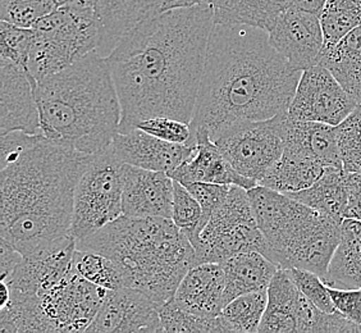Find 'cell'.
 I'll return each mask as SVG.
<instances>
[{
	"label": "cell",
	"instance_id": "6da1fadb",
	"mask_svg": "<svg viewBox=\"0 0 361 333\" xmlns=\"http://www.w3.org/2000/svg\"><path fill=\"white\" fill-rule=\"evenodd\" d=\"M213 28L205 3L152 16L121 39L106 56L122 107L119 132L153 117L191 123Z\"/></svg>",
	"mask_w": 361,
	"mask_h": 333
},
{
	"label": "cell",
	"instance_id": "7a4b0ae2",
	"mask_svg": "<svg viewBox=\"0 0 361 333\" xmlns=\"http://www.w3.org/2000/svg\"><path fill=\"white\" fill-rule=\"evenodd\" d=\"M301 73L264 30L214 23L191 130L204 127L212 135L236 122L288 111Z\"/></svg>",
	"mask_w": 361,
	"mask_h": 333
},
{
	"label": "cell",
	"instance_id": "3957f363",
	"mask_svg": "<svg viewBox=\"0 0 361 333\" xmlns=\"http://www.w3.org/2000/svg\"><path fill=\"white\" fill-rule=\"evenodd\" d=\"M92 157L42 135L1 166V237L26 257L71 235L77 182Z\"/></svg>",
	"mask_w": 361,
	"mask_h": 333
},
{
	"label": "cell",
	"instance_id": "277c9868",
	"mask_svg": "<svg viewBox=\"0 0 361 333\" xmlns=\"http://www.w3.org/2000/svg\"><path fill=\"white\" fill-rule=\"evenodd\" d=\"M44 138L81 153H99L119 132L122 107L105 56L94 50L66 70L37 81Z\"/></svg>",
	"mask_w": 361,
	"mask_h": 333
},
{
	"label": "cell",
	"instance_id": "5b68a950",
	"mask_svg": "<svg viewBox=\"0 0 361 333\" xmlns=\"http://www.w3.org/2000/svg\"><path fill=\"white\" fill-rule=\"evenodd\" d=\"M77 249L109 258L123 286L144 292L161 305L173 298L180 281L196 265L192 243L171 218L123 214L77 241Z\"/></svg>",
	"mask_w": 361,
	"mask_h": 333
},
{
	"label": "cell",
	"instance_id": "8992f818",
	"mask_svg": "<svg viewBox=\"0 0 361 333\" xmlns=\"http://www.w3.org/2000/svg\"><path fill=\"white\" fill-rule=\"evenodd\" d=\"M247 193L257 226L269 245V260L279 268L317 270L334 255L342 219L262 185Z\"/></svg>",
	"mask_w": 361,
	"mask_h": 333
},
{
	"label": "cell",
	"instance_id": "52a82bcc",
	"mask_svg": "<svg viewBox=\"0 0 361 333\" xmlns=\"http://www.w3.org/2000/svg\"><path fill=\"white\" fill-rule=\"evenodd\" d=\"M109 291L72 270L40 298H11L0 308V332H86Z\"/></svg>",
	"mask_w": 361,
	"mask_h": 333
},
{
	"label": "cell",
	"instance_id": "ba28073f",
	"mask_svg": "<svg viewBox=\"0 0 361 333\" xmlns=\"http://www.w3.org/2000/svg\"><path fill=\"white\" fill-rule=\"evenodd\" d=\"M28 70L40 81L97 50L100 28L94 8L59 6L32 28Z\"/></svg>",
	"mask_w": 361,
	"mask_h": 333
},
{
	"label": "cell",
	"instance_id": "9c48e42d",
	"mask_svg": "<svg viewBox=\"0 0 361 333\" xmlns=\"http://www.w3.org/2000/svg\"><path fill=\"white\" fill-rule=\"evenodd\" d=\"M123 171L111 144L94 154L75 190L71 235L76 243L123 215Z\"/></svg>",
	"mask_w": 361,
	"mask_h": 333
},
{
	"label": "cell",
	"instance_id": "30bf717a",
	"mask_svg": "<svg viewBox=\"0 0 361 333\" xmlns=\"http://www.w3.org/2000/svg\"><path fill=\"white\" fill-rule=\"evenodd\" d=\"M196 264L223 263L243 251H259L269 259V245L259 229L249 193L232 185L228 196L212 213L194 245Z\"/></svg>",
	"mask_w": 361,
	"mask_h": 333
},
{
	"label": "cell",
	"instance_id": "8fae6325",
	"mask_svg": "<svg viewBox=\"0 0 361 333\" xmlns=\"http://www.w3.org/2000/svg\"><path fill=\"white\" fill-rule=\"evenodd\" d=\"M288 111L263 121H243L213 132L210 139L237 172L259 182L285 150Z\"/></svg>",
	"mask_w": 361,
	"mask_h": 333
},
{
	"label": "cell",
	"instance_id": "7c38bea8",
	"mask_svg": "<svg viewBox=\"0 0 361 333\" xmlns=\"http://www.w3.org/2000/svg\"><path fill=\"white\" fill-rule=\"evenodd\" d=\"M260 333L361 332L341 313L323 312L301 292L290 273L279 268L268 287V304Z\"/></svg>",
	"mask_w": 361,
	"mask_h": 333
},
{
	"label": "cell",
	"instance_id": "4fadbf2b",
	"mask_svg": "<svg viewBox=\"0 0 361 333\" xmlns=\"http://www.w3.org/2000/svg\"><path fill=\"white\" fill-rule=\"evenodd\" d=\"M357 105L331 71L315 64L302 71L288 116L296 121L338 126Z\"/></svg>",
	"mask_w": 361,
	"mask_h": 333
},
{
	"label": "cell",
	"instance_id": "5bb4252c",
	"mask_svg": "<svg viewBox=\"0 0 361 333\" xmlns=\"http://www.w3.org/2000/svg\"><path fill=\"white\" fill-rule=\"evenodd\" d=\"M76 249L75 237L72 235L63 237L45 249L26 257L23 255L13 273L0 281L7 282L11 298H40L59 285L72 272V259Z\"/></svg>",
	"mask_w": 361,
	"mask_h": 333
},
{
	"label": "cell",
	"instance_id": "9a60e30c",
	"mask_svg": "<svg viewBox=\"0 0 361 333\" xmlns=\"http://www.w3.org/2000/svg\"><path fill=\"white\" fill-rule=\"evenodd\" d=\"M160 308L144 292L122 286L108 292L86 332H163Z\"/></svg>",
	"mask_w": 361,
	"mask_h": 333
},
{
	"label": "cell",
	"instance_id": "2e32d148",
	"mask_svg": "<svg viewBox=\"0 0 361 333\" xmlns=\"http://www.w3.org/2000/svg\"><path fill=\"white\" fill-rule=\"evenodd\" d=\"M36 83L30 70L0 59V135L12 131L42 133Z\"/></svg>",
	"mask_w": 361,
	"mask_h": 333
},
{
	"label": "cell",
	"instance_id": "e0dca14e",
	"mask_svg": "<svg viewBox=\"0 0 361 333\" xmlns=\"http://www.w3.org/2000/svg\"><path fill=\"white\" fill-rule=\"evenodd\" d=\"M268 34L271 45L296 70L304 71L318 64L324 48L319 14L288 7Z\"/></svg>",
	"mask_w": 361,
	"mask_h": 333
},
{
	"label": "cell",
	"instance_id": "ac0fdd59",
	"mask_svg": "<svg viewBox=\"0 0 361 333\" xmlns=\"http://www.w3.org/2000/svg\"><path fill=\"white\" fill-rule=\"evenodd\" d=\"M111 147L125 164L168 174L194 155L196 143L195 145L174 144L136 127L131 131L118 132Z\"/></svg>",
	"mask_w": 361,
	"mask_h": 333
},
{
	"label": "cell",
	"instance_id": "d6986e66",
	"mask_svg": "<svg viewBox=\"0 0 361 333\" xmlns=\"http://www.w3.org/2000/svg\"><path fill=\"white\" fill-rule=\"evenodd\" d=\"M123 214L135 218H171L173 178L167 172L125 164Z\"/></svg>",
	"mask_w": 361,
	"mask_h": 333
},
{
	"label": "cell",
	"instance_id": "ffe728a7",
	"mask_svg": "<svg viewBox=\"0 0 361 333\" xmlns=\"http://www.w3.org/2000/svg\"><path fill=\"white\" fill-rule=\"evenodd\" d=\"M196 150L190 159L183 162L168 174L180 183L186 182H212L219 185H237L246 190L257 186V181L238 174L232 166L216 143L210 139L204 127L192 130Z\"/></svg>",
	"mask_w": 361,
	"mask_h": 333
},
{
	"label": "cell",
	"instance_id": "44dd1931",
	"mask_svg": "<svg viewBox=\"0 0 361 333\" xmlns=\"http://www.w3.org/2000/svg\"><path fill=\"white\" fill-rule=\"evenodd\" d=\"M224 270L221 263L196 264L180 281L174 304L204 318L221 315L224 304Z\"/></svg>",
	"mask_w": 361,
	"mask_h": 333
},
{
	"label": "cell",
	"instance_id": "7402d4cb",
	"mask_svg": "<svg viewBox=\"0 0 361 333\" xmlns=\"http://www.w3.org/2000/svg\"><path fill=\"white\" fill-rule=\"evenodd\" d=\"M94 11L100 28L97 52L106 58L127 32L164 12V0H97Z\"/></svg>",
	"mask_w": 361,
	"mask_h": 333
},
{
	"label": "cell",
	"instance_id": "603a6c76",
	"mask_svg": "<svg viewBox=\"0 0 361 333\" xmlns=\"http://www.w3.org/2000/svg\"><path fill=\"white\" fill-rule=\"evenodd\" d=\"M224 270V304L249 293L268 290L279 267L259 251H243L221 263Z\"/></svg>",
	"mask_w": 361,
	"mask_h": 333
},
{
	"label": "cell",
	"instance_id": "cb8c5ba5",
	"mask_svg": "<svg viewBox=\"0 0 361 333\" xmlns=\"http://www.w3.org/2000/svg\"><path fill=\"white\" fill-rule=\"evenodd\" d=\"M326 166L313 155L296 146L285 145L282 157L259 185L283 194L310 188L326 172Z\"/></svg>",
	"mask_w": 361,
	"mask_h": 333
},
{
	"label": "cell",
	"instance_id": "d4e9b609",
	"mask_svg": "<svg viewBox=\"0 0 361 333\" xmlns=\"http://www.w3.org/2000/svg\"><path fill=\"white\" fill-rule=\"evenodd\" d=\"M318 64L331 71L341 86L361 105V26L340 42L326 45Z\"/></svg>",
	"mask_w": 361,
	"mask_h": 333
},
{
	"label": "cell",
	"instance_id": "484cf974",
	"mask_svg": "<svg viewBox=\"0 0 361 333\" xmlns=\"http://www.w3.org/2000/svg\"><path fill=\"white\" fill-rule=\"evenodd\" d=\"M323 281L331 287L361 289V221L343 219L340 243Z\"/></svg>",
	"mask_w": 361,
	"mask_h": 333
},
{
	"label": "cell",
	"instance_id": "4316f807",
	"mask_svg": "<svg viewBox=\"0 0 361 333\" xmlns=\"http://www.w3.org/2000/svg\"><path fill=\"white\" fill-rule=\"evenodd\" d=\"M285 145L298 146L305 150L326 168L343 169L336 126L296 121L288 116Z\"/></svg>",
	"mask_w": 361,
	"mask_h": 333
},
{
	"label": "cell",
	"instance_id": "83f0119b",
	"mask_svg": "<svg viewBox=\"0 0 361 333\" xmlns=\"http://www.w3.org/2000/svg\"><path fill=\"white\" fill-rule=\"evenodd\" d=\"M214 23L246 25L269 32L278 17L290 7L288 0H210Z\"/></svg>",
	"mask_w": 361,
	"mask_h": 333
},
{
	"label": "cell",
	"instance_id": "f1b7e54d",
	"mask_svg": "<svg viewBox=\"0 0 361 333\" xmlns=\"http://www.w3.org/2000/svg\"><path fill=\"white\" fill-rule=\"evenodd\" d=\"M286 195L337 219H345L346 217L348 188L343 169L326 168L319 180L310 188Z\"/></svg>",
	"mask_w": 361,
	"mask_h": 333
},
{
	"label": "cell",
	"instance_id": "f546056e",
	"mask_svg": "<svg viewBox=\"0 0 361 333\" xmlns=\"http://www.w3.org/2000/svg\"><path fill=\"white\" fill-rule=\"evenodd\" d=\"M268 304V290L249 292L223 308L219 320L224 332L255 333L259 331Z\"/></svg>",
	"mask_w": 361,
	"mask_h": 333
},
{
	"label": "cell",
	"instance_id": "4dcf8cb0",
	"mask_svg": "<svg viewBox=\"0 0 361 333\" xmlns=\"http://www.w3.org/2000/svg\"><path fill=\"white\" fill-rule=\"evenodd\" d=\"M319 17L324 47L336 44L361 26V0H326Z\"/></svg>",
	"mask_w": 361,
	"mask_h": 333
},
{
	"label": "cell",
	"instance_id": "1f68e13d",
	"mask_svg": "<svg viewBox=\"0 0 361 333\" xmlns=\"http://www.w3.org/2000/svg\"><path fill=\"white\" fill-rule=\"evenodd\" d=\"M72 267L81 277L106 290H117L123 286L118 268L109 258L91 250H75Z\"/></svg>",
	"mask_w": 361,
	"mask_h": 333
},
{
	"label": "cell",
	"instance_id": "d6a6232c",
	"mask_svg": "<svg viewBox=\"0 0 361 333\" xmlns=\"http://www.w3.org/2000/svg\"><path fill=\"white\" fill-rule=\"evenodd\" d=\"M173 205L171 219L188 237L194 246L199 241L202 229L207 226L202 205L180 181L173 180Z\"/></svg>",
	"mask_w": 361,
	"mask_h": 333
},
{
	"label": "cell",
	"instance_id": "836d02e7",
	"mask_svg": "<svg viewBox=\"0 0 361 333\" xmlns=\"http://www.w3.org/2000/svg\"><path fill=\"white\" fill-rule=\"evenodd\" d=\"M159 314L163 332H224L219 317H199L176 305L172 300L161 305Z\"/></svg>",
	"mask_w": 361,
	"mask_h": 333
},
{
	"label": "cell",
	"instance_id": "e575fe53",
	"mask_svg": "<svg viewBox=\"0 0 361 333\" xmlns=\"http://www.w3.org/2000/svg\"><path fill=\"white\" fill-rule=\"evenodd\" d=\"M336 130L343 171L361 172V105L336 126Z\"/></svg>",
	"mask_w": 361,
	"mask_h": 333
},
{
	"label": "cell",
	"instance_id": "d590c367",
	"mask_svg": "<svg viewBox=\"0 0 361 333\" xmlns=\"http://www.w3.org/2000/svg\"><path fill=\"white\" fill-rule=\"evenodd\" d=\"M34 30L11 22H0V59L18 64L28 70Z\"/></svg>",
	"mask_w": 361,
	"mask_h": 333
},
{
	"label": "cell",
	"instance_id": "8d00e7d4",
	"mask_svg": "<svg viewBox=\"0 0 361 333\" xmlns=\"http://www.w3.org/2000/svg\"><path fill=\"white\" fill-rule=\"evenodd\" d=\"M58 7V0H0V16L3 21L32 28Z\"/></svg>",
	"mask_w": 361,
	"mask_h": 333
},
{
	"label": "cell",
	"instance_id": "74e56055",
	"mask_svg": "<svg viewBox=\"0 0 361 333\" xmlns=\"http://www.w3.org/2000/svg\"><path fill=\"white\" fill-rule=\"evenodd\" d=\"M158 139L174 144L195 145V136L190 123L171 117H153L141 121L136 126Z\"/></svg>",
	"mask_w": 361,
	"mask_h": 333
},
{
	"label": "cell",
	"instance_id": "f35d334b",
	"mask_svg": "<svg viewBox=\"0 0 361 333\" xmlns=\"http://www.w3.org/2000/svg\"><path fill=\"white\" fill-rule=\"evenodd\" d=\"M287 271L301 292L313 303L314 305L318 306L323 312H337L331 293L328 291V286L324 284L323 278L320 277L319 274L301 268H288Z\"/></svg>",
	"mask_w": 361,
	"mask_h": 333
},
{
	"label": "cell",
	"instance_id": "ab89813d",
	"mask_svg": "<svg viewBox=\"0 0 361 333\" xmlns=\"http://www.w3.org/2000/svg\"><path fill=\"white\" fill-rule=\"evenodd\" d=\"M202 205L204 221L208 223L212 213L222 204L229 194L232 185H219L212 182H186L182 183Z\"/></svg>",
	"mask_w": 361,
	"mask_h": 333
},
{
	"label": "cell",
	"instance_id": "60d3db41",
	"mask_svg": "<svg viewBox=\"0 0 361 333\" xmlns=\"http://www.w3.org/2000/svg\"><path fill=\"white\" fill-rule=\"evenodd\" d=\"M328 291L336 310L361 327V289H338L328 286Z\"/></svg>",
	"mask_w": 361,
	"mask_h": 333
},
{
	"label": "cell",
	"instance_id": "b9f144b4",
	"mask_svg": "<svg viewBox=\"0 0 361 333\" xmlns=\"http://www.w3.org/2000/svg\"><path fill=\"white\" fill-rule=\"evenodd\" d=\"M348 188V209L345 218L361 221V172H345Z\"/></svg>",
	"mask_w": 361,
	"mask_h": 333
},
{
	"label": "cell",
	"instance_id": "7bdbcfd3",
	"mask_svg": "<svg viewBox=\"0 0 361 333\" xmlns=\"http://www.w3.org/2000/svg\"><path fill=\"white\" fill-rule=\"evenodd\" d=\"M23 255L18 250L8 243L6 238H0V279L9 277L17 265L21 263Z\"/></svg>",
	"mask_w": 361,
	"mask_h": 333
},
{
	"label": "cell",
	"instance_id": "ee69618b",
	"mask_svg": "<svg viewBox=\"0 0 361 333\" xmlns=\"http://www.w3.org/2000/svg\"><path fill=\"white\" fill-rule=\"evenodd\" d=\"M288 1H290V7L298 8L301 11L312 12L319 16L326 3V0H288Z\"/></svg>",
	"mask_w": 361,
	"mask_h": 333
},
{
	"label": "cell",
	"instance_id": "f6af8a7d",
	"mask_svg": "<svg viewBox=\"0 0 361 333\" xmlns=\"http://www.w3.org/2000/svg\"><path fill=\"white\" fill-rule=\"evenodd\" d=\"M210 0H164V11L174 8L192 7L197 4H205Z\"/></svg>",
	"mask_w": 361,
	"mask_h": 333
},
{
	"label": "cell",
	"instance_id": "bcb514c9",
	"mask_svg": "<svg viewBox=\"0 0 361 333\" xmlns=\"http://www.w3.org/2000/svg\"><path fill=\"white\" fill-rule=\"evenodd\" d=\"M59 6H71L78 8H94L97 0H58Z\"/></svg>",
	"mask_w": 361,
	"mask_h": 333
}]
</instances>
